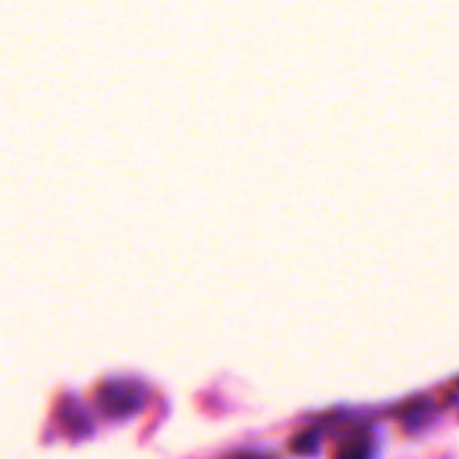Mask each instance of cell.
I'll return each mask as SVG.
<instances>
[{"label": "cell", "mask_w": 459, "mask_h": 459, "mask_svg": "<svg viewBox=\"0 0 459 459\" xmlns=\"http://www.w3.org/2000/svg\"><path fill=\"white\" fill-rule=\"evenodd\" d=\"M370 455V444L366 437H352L345 444H341L336 459H368Z\"/></svg>", "instance_id": "2"}, {"label": "cell", "mask_w": 459, "mask_h": 459, "mask_svg": "<svg viewBox=\"0 0 459 459\" xmlns=\"http://www.w3.org/2000/svg\"><path fill=\"white\" fill-rule=\"evenodd\" d=\"M94 402H97V406L110 417L130 415V412L139 406L137 394H134L128 385L121 384V381L103 384L101 388L97 390V394H94Z\"/></svg>", "instance_id": "1"}, {"label": "cell", "mask_w": 459, "mask_h": 459, "mask_svg": "<svg viewBox=\"0 0 459 459\" xmlns=\"http://www.w3.org/2000/svg\"><path fill=\"white\" fill-rule=\"evenodd\" d=\"M314 448V433H300L291 439V451L294 453H309Z\"/></svg>", "instance_id": "3"}]
</instances>
